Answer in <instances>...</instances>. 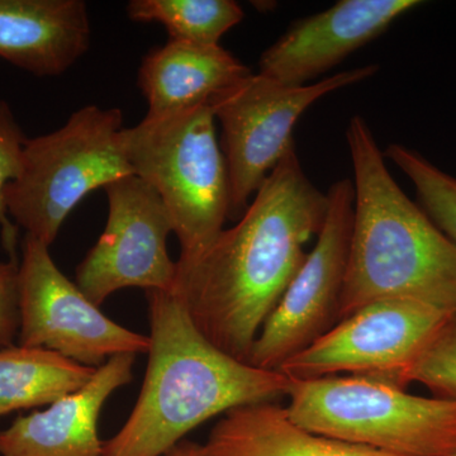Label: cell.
I'll return each instance as SVG.
<instances>
[{"mask_svg": "<svg viewBox=\"0 0 456 456\" xmlns=\"http://www.w3.org/2000/svg\"><path fill=\"white\" fill-rule=\"evenodd\" d=\"M20 263L0 261V349L13 346L20 332Z\"/></svg>", "mask_w": 456, "mask_h": 456, "instance_id": "7402d4cb", "label": "cell"}, {"mask_svg": "<svg viewBox=\"0 0 456 456\" xmlns=\"http://www.w3.org/2000/svg\"><path fill=\"white\" fill-rule=\"evenodd\" d=\"M50 246L26 235L20 263V346L42 347L86 367L121 354L149 351V336L125 329L99 310L64 273Z\"/></svg>", "mask_w": 456, "mask_h": 456, "instance_id": "ba28073f", "label": "cell"}, {"mask_svg": "<svg viewBox=\"0 0 456 456\" xmlns=\"http://www.w3.org/2000/svg\"><path fill=\"white\" fill-rule=\"evenodd\" d=\"M250 74V69L221 45L169 40L141 62L139 88L147 102L146 117L170 116L207 103Z\"/></svg>", "mask_w": 456, "mask_h": 456, "instance_id": "9a60e30c", "label": "cell"}, {"mask_svg": "<svg viewBox=\"0 0 456 456\" xmlns=\"http://www.w3.org/2000/svg\"><path fill=\"white\" fill-rule=\"evenodd\" d=\"M327 197L316 245L254 342L248 358L254 367L278 371L338 322L353 228V180H338Z\"/></svg>", "mask_w": 456, "mask_h": 456, "instance_id": "9c48e42d", "label": "cell"}, {"mask_svg": "<svg viewBox=\"0 0 456 456\" xmlns=\"http://www.w3.org/2000/svg\"><path fill=\"white\" fill-rule=\"evenodd\" d=\"M203 446L207 456H399L305 430L274 402L228 411Z\"/></svg>", "mask_w": 456, "mask_h": 456, "instance_id": "2e32d148", "label": "cell"}, {"mask_svg": "<svg viewBox=\"0 0 456 456\" xmlns=\"http://www.w3.org/2000/svg\"><path fill=\"white\" fill-rule=\"evenodd\" d=\"M452 456H456V452H454V454H452Z\"/></svg>", "mask_w": 456, "mask_h": 456, "instance_id": "cb8c5ba5", "label": "cell"}, {"mask_svg": "<svg viewBox=\"0 0 456 456\" xmlns=\"http://www.w3.org/2000/svg\"><path fill=\"white\" fill-rule=\"evenodd\" d=\"M327 209V193L305 175L294 145L235 226L224 228L196 259L176 261L171 293L207 340L248 362L261 327L301 268L305 245L320 233Z\"/></svg>", "mask_w": 456, "mask_h": 456, "instance_id": "6da1fadb", "label": "cell"}, {"mask_svg": "<svg viewBox=\"0 0 456 456\" xmlns=\"http://www.w3.org/2000/svg\"><path fill=\"white\" fill-rule=\"evenodd\" d=\"M118 108L86 106L59 130L27 139L22 167L4 191L11 220L45 245L95 189L132 175Z\"/></svg>", "mask_w": 456, "mask_h": 456, "instance_id": "8992f818", "label": "cell"}, {"mask_svg": "<svg viewBox=\"0 0 456 456\" xmlns=\"http://www.w3.org/2000/svg\"><path fill=\"white\" fill-rule=\"evenodd\" d=\"M126 9L134 22L160 23L170 40L200 46H220L245 17L233 0H132Z\"/></svg>", "mask_w": 456, "mask_h": 456, "instance_id": "ac0fdd59", "label": "cell"}, {"mask_svg": "<svg viewBox=\"0 0 456 456\" xmlns=\"http://www.w3.org/2000/svg\"><path fill=\"white\" fill-rule=\"evenodd\" d=\"M288 416L305 430L399 456L456 452V402L410 395L378 378L292 380Z\"/></svg>", "mask_w": 456, "mask_h": 456, "instance_id": "5b68a950", "label": "cell"}, {"mask_svg": "<svg viewBox=\"0 0 456 456\" xmlns=\"http://www.w3.org/2000/svg\"><path fill=\"white\" fill-rule=\"evenodd\" d=\"M134 175L163 200L180 244L179 263L204 253L230 218L226 159L208 102L170 116L145 117L123 128Z\"/></svg>", "mask_w": 456, "mask_h": 456, "instance_id": "277c9868", "label": "cell"}, {"mask_svg": "<svg viewBox=\"0 0 456 456\" xmlns=\"http://www.w3.org/2000/svg\"><path fill=\"white\" fill-rule=\"evenodd\" d=\"M378 71L365 65L289 86L263 74L248 75L209 99L222 128V151L230 178V218L244 215L269 174L296 145L293 131L303 113L327 94L362 83Z\"/></svg>", "mask_w": 456, "mask_h": 456, "instance_id": "52a82bcc", "label": "cell"}, {"mask_svg": "<svg viewBox=\"0 0 456 456\" xmlns=\"http://www.w3.org/2000/svg\"><path fill=\"white\" fill-rule=\"evenodd\" d=\"M419 4L417 0H340L297 20L264 51L259 73L284 86H307Z\"/></svg>", "mask_w": 456, "mask_h": 456, "instance_id": "7c38bea8", "label": "cell"}, {"mask_svg": "<svg viewBox=\"0 0 456 456\" xmlns=\"http://www.w3.org/2000/svg\"><path fill=\"white\" fill-rule=\"evenodd\" d=\"M452 314L404 299L369 303L338 321L278 371L290 380L346 373L403 387L408 368Z\"/></svg>", "mask_w": 456, "mask_h": 456, "instance_id": "30bf717a", "label": "cell"}, {"mask_svg": "<svg viewBox=\"0 0 456 456\" xmlns=\"http://www.w3.org/2000/svg\"><path fill=\"white\" fill-rule=\"evenodd\" d=\"M27 137L20 130L11 107L0 101V233L9 260H17L18 227L11 220L4 202L9 183L20 175Z\"/></svg>", "mask_w": 456, "mask_h": 456, "instance_id": "44dd1931", "label": "cell"}, {"mask_svg": "<svg viewBox=\"0 0 456 456\" xmlns=\"http://www.w3.org/2000/svg\"><path fill=\"white\" fill-rule=\"evenodd\" d=\"M97 369L42 347L0 349V417L23 408L51 406L84 388Z\"/></svg>", "mask_w": 456, "mask_h": 456, "instance_id": "e0dca14e", "label": "cell"}, {"mask_svg": "<svg viewBox=\"0 0 456 456\" xmlns=\"http://www.w3.org/2000/svg\"><path fill=\"white\" fill-rule=\"evenodd\" d=\"M165 456H207L204 446L200 444L183 440L178 445L174 446Z\"/></svg>", "mask_w": 456, "mask_h": 456, "instance_id": "603a6c76", "label": "cell"}, {"mask_svg": "<svg viewBox=\"0 0 456 456\" xmlns=\"http://www.w3.org/2000/svg\"><path fill=\"white\" fill-rule=\"evenodd\" d=\"M134 354L113 356L80 391L18 417L0 431V456H103L99 416L107 399L134 379Z\"/></svg>", "mask_w": 456, "mask_h": 456, "instance_id": "4fadbf2b", "label": "cell"}, {"mask_svg": "<svg viewBox=\"0 0 456 456\" xmlns=\"http://www.w3.org/2000/svg\"><path fill=\"white\" fill-rule=\"evenodd\" d=\"M346 140L354 208L338 321L383 299L456 314V245L399 188L362 117H351Z\"/></svg>", "mask_w": 456, "mask_h": 456, "instance_id": "3957f363", "label": "cell"}, {"mask_svg": "<svg viewBox=\"0 0 456 456\" xmlns=\"http://www.w3.org/2000/svg\"><path fill=\"white\" fill-rule=\"evenodd\" d=\"M383 154L412 182L421 208L456 245V178L398 143L387 147Z\"/></svg>", "mask_w": 456, "mask_h": 456, "instance_id": "d6986e66", "label": "cell"}, {"mask_svg": "<svg viewBox=\"0 0 456 456\" xmlns=\"http://www.w3.org/2000/svg\"><path fill=\"white\" fill-rule=\"evenodd\" d=\"M419 383L434 397L456 402V314L440 327L406 374L403 387Z\"/></svg>", "mask_w": 456, "mask_h": 456, "instance_id": "ffe728a7", "label": "cell"}, {"mask_svg": "<svg viewBox=\"0 0 456 456\" xmlns=\"http://www.w3.org/2000/svg\"><path fill=\"white\" fill-rule=\"evenodd\" d=\"M149 362L136 406L103 456H161L218 415L287 397L292 380L240 362L207 340L171 292L150 290Z\"/></svg>", "mask_w": 456, "mask_h": 456, "instance_id": "7a4b0ae2", "label": "cell"}, {"mask_svg": "<svg viewBox=\"0 0 456 456\" xmlns=\"http://www.w3.org/2000/svg\"><path fill=\"white\" fill-rule=\"evenodd\" d=\"M104 191L106 228L77 265L75 283L98 307L125 288L171 292L176 261L167 254L173 224L163 200L134 174L110 183Z\"/></svg>", "mask_w": 456, "mask_h": 456, "instance_id": "8fae6325", "label": "cell"}, {"mask_svg": "<svg viewBox=\"0 0 456 456\" xmlns=\"http://www.w3.org/2000/svg\"><path fill=\"white\" fill-rule=\"evenodd\" d=\"M83 0H0V57L36 77H60L88 51Z\"/></svg>", "mask_w": 456, "mask_h": 456, "instance_id": "5bb4252c", "label": "cell"}]
</instances>
